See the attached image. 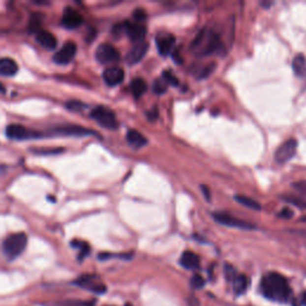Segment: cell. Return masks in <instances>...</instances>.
Here are the masks:
<instances>
[{"mask_svg": "<svg viewBox=\"0 0 306 306\" xmlns=\"http://www.w3.org/2000/svg\"><path fill=\"white\" fill-rule=\"evenodd\" d=\"M261 293L268 299L277 303H286L291 298L292 289L287 279L279 273H268L261 280Z\"/></svg>", "mask_w": 306, "mask_h": 306, "instance_id": "6da1fadb", "label": "cell"}, {"mask_svg": "<svg viewBox=\"0 0 306 306\" xmlns=\"http://www.w3.org/2000/svg\"><path fill=\"white\" fill-rule=\"evenodd\" d=\"M191 49L200 55H211L221 49V41L219 36L208 30H202L191 43Z\"/></svg>", "mask_w": 306, "mask_h": 306, "instance_id": "7a4b0ae2", "label": "cell"}, {"mask_svg": "<svg viewBox=\"0 0 306 306\" xmlns=\"http://www.w3.org/2000/svg\"><path fill=\"white\" fill-rule=\"evenodd\" d=\"M28 243V237L26 233H15V235H11L10 237L5 239L4 249L5 255L9 258H16L18 257L22 252L24 251Z\"/></svg>", "mask_w": 306, "mask_h": 306, "instance_id": "3957f363", "label": "cell"}, {"mask_svg": "<svg viewBox=\"0 0 306 306\" xmlns=\"http://www.w3.org/2000/svg\"><path fill=\"white\" fill-rule=\"evenodd\" d=\"M91 119H93L94 121L98 122L99 124L103 127L108 128V129H116L119 127L118 119H116L115 114L113 110L108 109L105 107H96L92 109L90 114Z\"/></svg>", "mask_w": 306, "mask_h": 306, "instance_id": "277c9868", "label": "cell"}, {"mask_svg": "<svg viewBox=\"0 0 306 306\" xmlns=\"http://www.w3.org/2000/svg\"><path fill=\"white\" fill-rule=\"evenodd\" d=\"M213 218L216 222L224 225V226L237 227V229L242 230H256V225L251 224V222H247L245 220H242V219L235 218V216L226 213L222 212L213 213Z\"/></svg>", "mask_w": 306, "mask_h": 306, "instance_id": "5b68a950", "label": "cell"}, {"mask_svg": "<svg viewBox=\"0 0 306 306\" xmlns=\"http://www.w3.org/2000/svg\"><path fill=\"white\" fill-rule=\"evenodd\" d=\"M298 147V141L296 139H288L285 143L279 146V149L275 152V162L279 164L287 163L294 157Z\"/></svg>", "mask_w": 306, "mask_h": 306, "instance_id": "8992f818", "label": "cell"}, {"mask_svg": "<svg viewBox=\"0 0 306 306\" xmlns=\"http://www.w3.org/2000/svg\"><path fill=\"white\" fill-rule=\"evenodd\" d=\"M120 53L111 44H99L96 51V59L101 63H113L120 60Z\"/></svg>", "mask_w": 306, "mask_h": 306, "instance_id": "52a82bcc", "label": "cell"}, {"mask_svg": "<svg viewBox=\"0 0 306 306\" xmlns=\"http://www.w3.org/2000/svg\"><path fill=\"white\" fill-rule=\"evenodd\" d=\"M77 53V46L74 42H67L57 54L54 55V61L59 65H67L74 59Z\"/></svg>", "mask_w": 306, "mask_h": 306, "instance_id": "ba28073f", "label": "cell"}, {"mask_svg": "<svg viewBox=\"0 0 306 306\" xmlns=\"http://www.w3.org/2000/svg\"><path fill=\"white\" fill-rule=\"evenodd\" d=\"M103 79L105 84L109 86H115L121 84L124 79V71L119 66H113V67L105 68L103 72Z\"/></svg>", "mask_w": 306, "mask_h": 306, "instance_id": "9c48e42d", "label": "cell"}, {"mask_svg": "<svg viewBox=\"0 0 306 306\" xmlns=\"http://www.w3.org/2000/svg\"><path fill=\"white\" fill-rule=\"evenodd\" d=\"M61 23L66 29H76V28L80 27L83 24V17L80 16L79 12H77L74 9L67 7L62 15V19Z\"/></svg>", "mask_w": 306, "mask_h": 306, "instance_id": "30bf717a", "label": "cell"}, {"mask_svg": "<svg viewBox=\"0 0 306 306\" xmlns=\"http://www.w3.org/2000/svg\"><path fill=\"white\" fill-rule=\"evenodd\" d=\"M155 43H157V48L159 54L165 57V55L170 54L172 47H174L175 44V37L174 35L163 32V34L157 35V37H155Z\"/></svg>", "mask_w": 306, "mask_h": 306, "instance_id": "8fae6325", "label": "cell"}, {"mask_svg": "<svg viewBox=\"0 0 306 306\" xmlns=\"http://www.w3.org/2000/svg\"><path fill=\"white\" fill-rule=\"evenodd\" d=\"M124 34L128 35L132 42L140 43L144 42L146 29L143 26H139L135 23H124Z\"/></svg>", "mask_w": 306, "mask_h": 306, "instance_id": "7c38bea8", "label": "cell"}, {"mask_svg": "<svg viewBox=\"0 0 306 306\" xmlns=\"http://www.w3.org/2000/svg\"><path fill=\"white\" fill-rule=\"evenodd\" d=\"M147 49H149V44L146 42H140V43H136L129 52H128L126 60L129 65H134V63L140 62L143 60V58L146 55Z\"/></svg>", "mask_w": 306, "mask_h": 306, "instance_id": "4fadbf2b", "label": "cell"}, {"mask_svg": "<svg viewBox=\"0 0 306 306\" xmlns=\"http://www.w3.org/2000/svg\"><path fill=\"white\" fill-rule=\"evenodd\" d=\"M94 279H96V277L92 276V275H83V276H80L74 283H77V285L79 286H83V287L85 288L91 289V291L94 292V293H104V292L107 291L105 285H103L102 282H96Z\"/></svg>", "mask_w": 306, "mask_h": 306, "instance_id": "5bb4252c", "label": "cell"}, {"mask_svg": "<svg viewBox=\"0 0 306 306\" xmlns=\"http://www.w3.org/2000/svg\"><path fill=\"white\" fill-rule=\"evenodd\" d=\"M6 135L7 138L15 139V140H24V139L34 138L35 133L29 132L26 127L21 126V124H10L6 128Z\"/></svg>", "mask_w": 306, "mask_h": 306, "instance_id": "9a60e30c", "label": "cell"}, {"mask_svg": "<svg viewBox=\"0 0 306 306\" xmlns=\"http://www.w3.org/2000/svg\"><path fill=\"white\" fill-rule=\"evenodd\" d=\"M18 65L15 60L10 58H2L0 59V76L12 77L17 73Z\"/></svg>", "mask_w": 306, "mask_h": 306, "instance_id": "2e32d148", "label": "cell"}, {"mask_svg": "<svg viewBox=\"0 0 306 306\" xmlns=\"http://www.w3.org/2000/svg\"><path fill=\"white\" fill-rule=\"evenodd\" d=\"M36 40L37 42L46 49H54L57 48V37L54 35L51 34L49 31H46V30H41V31L37 32V36H36Z\"/></svg>", "mask_w": 306, "mask_h": 306, "instance_id": "e0dca14e", "label": "cell"}, {"mask_svg": "<svg viewBox=\"0 0 306 306\" xmlns=\"http://www.w3.org/2000/svg\"><path fill=\"white\" fill-rule=\"evenodd\" d=\"M180 262L187 269H197L200 267V257L193 251H184Z\"/></svg>", "mask_w": 306, "mask_h": 306, "instance_id": "ac0fdd59", "label": "cell"}, {"mask_svg": "<svg viewBox=\"0 0 306 306\" xmlns=\"http://www.w3.org/2000/svg\"><path fill=\"white\" fill-rule=\"evenodd\" d=\"M55 132L59 133V134L62 135H78V136H83V135H90L91 132L86 128L83 127H78V126H66V127H60L55 129Z\"/></svg>", "mask_w": 306, "mask_h": 306, "instance_id": "d6986e66", "label": "cell"}, {"mask_svg": "<svg viewBox=\"0 0 306 306\" xmlns=\"http://www.w3.org/2000/svg\"><path fill=\"white\" fill-rule=\"evenodd\" d=\"M231 282H232L233 289L237 294H243L249 287V279L244 274H236Z\"/></svg>", "mask_w": 306, "mask_h": 306, "instance_id": "ffe728a7", "label": "cell"}, {"mask_svg": "<svg viewBox=\"0 0 306 306\" xmlns=\"http://www.w3.org/2000/svg\"><path fill=\"white\" fill-rule=\"evenodd\" d=\"M127 140L128 143L135 147H143L147 144V139L145 138L144 134L135 129H129L127 132Z\"/></svg>", "mask_w": 306, "mask_h": 306, "instance_id": "44dd1931", "label": "cell"}, {"mask_svg": "<svg viewBox=\"0 0 306 306\" xmlns=\"http://www.w3.org/2000/svg\"><path fill=\"white\" fill-rule=\"evenodd\" d=\"M292 68H293L294 74L298 77H303L306 72V59L303 54H297L294 57L293 62H292Z\"/></svg>", "mask_w": 306, "mask_h": 306, "instance_id": "7402d4cb", "label": "cell"}, {"mask_svg": "<svg viewBox=\"0 0 306 306\" xmlns=\"http://www.w3.org/2000/svg\"><path fill=\"white\" fill-rule=\"evenodd\" d=\"M130 90H132L133 94H134L136 98H139V97H141L145 92H146L147 90L146 82H145L144 79H141V78H135V79L132 80V83H130Z\"/></svg>", "mask_w": 306, "mask_h": 306, "instance_id": "603a6c76", "label": "cell"}, {"mask_svg": "<svg viewBox=\"0 0 306 306\" xmlns=\"http://www.w3.org/2000/svg\"><path fill=\"white\" fill-rule=\"evenodd\" d=\"M235 199L238 204L245 206V207L247 208H251V210H255V211L261 210V205L258 204L257 201H255L254 199H251V197H247L244 195H236Z\"/></svg>", "mask_w": 306, "mask_h": 306, "instance_id": "cb8c5ba5", "label": "cell"}, {"mask_svg": "<svg viewBox=\"0 0 306 306\" xmlns=\"http://www.w3.org/2000/svg\"><path fill=\"white\" fill-rule=\"evenodd\" d=\"M168 85H169L168 83H166L162 77L159 78V79L155 80L154 84H153V90H154L155 93L163 94L166 91V89H168Z\"/></svg>", "mask_w": 306, "mask_h": 306, "instance_id": "d4e9b609", "label": "cell"}, {"mask_svg": "<svg viewBox=\"0 0 306 306\" xmlns=\"http://www.w3.org/2000/svg\"><path fill=\"white\" fill-rule=\"evenodd\" d=\"M86 105L84 103L79 102V101H69L66 103V108L69 110H73V111H82L85 109Z\"/></svg>", "mask_w": 306, "mask_h": 306, "instance_id": "484cf974", "label": "cell"}, {"mask_svg": "<svg viewBox=\"0 0 306 306\" xmlns=\"http://www.w3.org/2000/svg\"><path fill=\"white\" fill-rule=\"evenodd\" d=\"M282 199L285 200L286 202H288V204H292V205L297 206V207L306 208V201H303V200L298 199V197H293V196H282Z\"/></svg>", "mask_w": 306, "mask_h": 306, "instance_id": "4316f807", "label": "cell"}, {"mask_svg": "<svg viewBox=\"0 0 306 306\" xmlns=\"http://www.w3.org/2000/svg\"><path fill=\"white\" fill-rule=\"evenodd\" d=\"M163 79L165 80V82L168 83L169 85H174V86L179 85V79H177V78L175 77L170 71H165V72H164V73H163Z\"/></svg>", "mask_w": 306, "mask_h": 306, "instance_id": "83f0119b", "label": "cell"}, {"mask_svg": "<svg viewBox=\"0 0 306 306\" xmlns=\"http://www.w3.org/2000/svg\"><path fill=\"white\" fill-rule=\"evenodd\" d=\"M190 283L194 288H202L205 286V279L201 276V275L195 274L193 277H191Z\"/></svg>", "mask_w": 306, "mask_h": 306, "instance_id": "f1b7e54d", "label": "cell"}, {"mask_svg": "<svg viewBox=\"0 0 306 306\" xmlns=\"http://www.w3.org/2000/svg\"><path fill=\"white\" fill-rule=\"evenodd\" d=\"M293 188H296L298 191L306 195V181H300V182L293 183Z\"/></svg>", "mask_w": 306, "mask_h": 306, "instance_id": "f546056e", "label": "cell"}, {"mask_svg": "<svg viewBox=\"0 0 306 306\" xmlns=\"http://www.w3.org/2000/svg\"><path fill=\"white\" fill-rule=\"evenodd\" d=\"M214 67H215V63H212V65L206 66V67L204 68V71H202L201 73H200V78H206V77L210 76V74L213 72Z\"/></svg>", "mask_w": 306, "mask_h": 306, "instance_id": "4dcf8cb0", "label": "cell"}, {"mask_svg": "<svg viewBox=\"0 0 306 306\" xmlns=\"http://www.w3.org/2000/svg\"><path fill=\"white\" fill-rule=\"evenodd\" d=\"M293 215H294L293 211L289 210V208H283V210L279 213L280 218H283V219H291Z\"/></svg>", "mask_w": 306, "mask_h": 306, "instance_id": "1f68e13d", "label": "cell"}, {"mask_svg": "<svg viewBox=\"0 0 306 306\" xmlns=\"http://www.w3.org/2000/svg\"><path fill=\"white\" fill-rule=\"evenodd\" d=\"M134 18L136 21H145L146 18V13L144 12L143 9H136L134 12Z\"/></svg>", "mask_w": 306, "mask_h": 306, "instance_id": "d6a6232c", "label": "cell"}, {"mask_svg": "<svg viewBox=\"0 0 306 306\" xmlns=\"http://www.w3.org/2000/svg\"><path fill=\"white\" fill-rule=\"evenodd\" d=\"M157 118H158V110L155 109V108H153L151 111L147 113V119H149L150 121H154Z\"/></svg>", "mask_w": 306, "mask_h": 306, "instance_id": "836d02e7", "label": "cell"}, {"mask_svg": "<svg viewBox=\"0 0 306 306\" xmlns=\"http://www.w3.org/2000/svg\"><path fill=\"white\" fill-rule=\"evenodd\" d=\"M201 189H202V193H204V195H205L206 199H207L208 201H210V200H211V193H210V189H208L207 187H206V185H201Z\"/></svg>", "mask_w": 306, "mask_h": 306, "instance_id": "e575fe53", "label": "cell"}, {"mask_svg": "<svg viewBox=\"0 0 306 306\" xmlns=\"http://www.w3.org/2000/svg\"><path fill=\"white\" fill-rule=\"evenodd\" d=\"M302 303L306 306V292H304V293L302 294Z\"/></svg>", "mask_w": 306, "mask_h": 306, "instance_id": "d590c367", "label": "cell"}, {"mask_svg": "<svg viewBox=\"0 0 306 306\" xmlns=\"http://www.w3.org/2000/svg\"><path fill=\"white\" fill-rule=\"evenodd\" d=\"M272 5V2H262V6H266V7H269Z\"/></svg>", "mask_w": 306, "mask_h": 306, "instance_id": "8d00e7d4", "label": "cell"}, {"mask_svg": "<svg viewBox=\"0 0 306 306\" xmlns=\"http://www.w3.org/2000/svg\"><path fill=\"white\" fill-rule=\"evenodd\" d=\"M302 221H306V216H303V218H302Z\"/></svg>", "mask_w": 306, "mask_h": 306, "instance_id": "74e56055", "label": "cell"}, {"mask_svg": "<svg viewBox=\"0 0 306 306\" xmlns=\"http://www.w3.org/2000/svg\"><path fill=\"white\" fill-rule=\"evenodd\" d=\"M126 306H132L130 304H126Z\"/></svg>", "mask_w": 306, "mask_h": 306, "instance_id": "f35d334b", "label": "cell"}]
</instances>
